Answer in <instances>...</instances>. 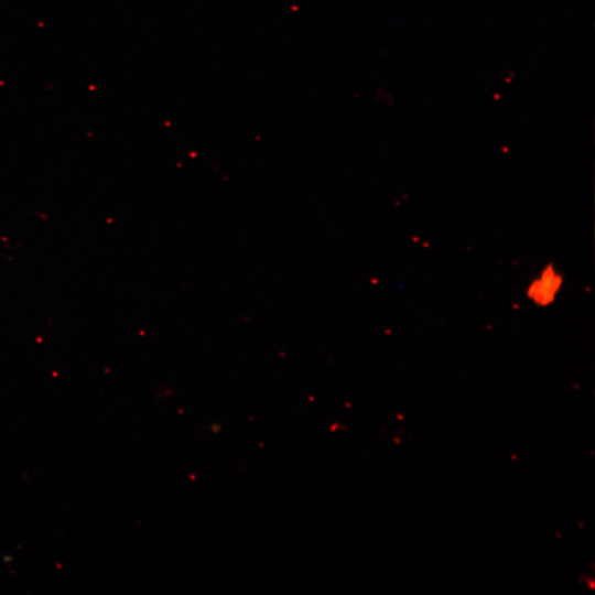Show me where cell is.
<instances>
[{"mask_svg":"<svg viewBox=\"0 0 595 595\" xmlns=\"http://www.w3.org/2000/svg\"><path fill=\"white\" fill-rule=\"evenodd\" d=\"M562 285L563 275L550 263L530 281L526 295L537 306H549L556 300Z\"/></svg>","mask_w":595,"mask_h":595,"instance_id":"6da1fadb","label":"cell"}]
</instances>
